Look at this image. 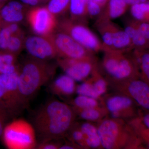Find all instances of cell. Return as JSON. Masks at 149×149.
Instances as JSON below:
<instances>
[{"instance_id": "obj_9", "label": "cell", "mask_w": 149, "mask_h": 149, "mask_svg": "<svg viewBox=\"0 0 149 149\" xmlns=\"http://www.w3.org/2000/svg\"><path fill=\"white\" fill-rule=\"evenodd\" d=\"M26 19L35 35L47 36L55 32L58 22L46 6L30 7Z\"/></svg>"}, {"instance_id": "obj_21", "label": "cell", "mask_w": 149, "mask_h": 149, "mask_svg": "<svg viewBox=\"0 0 149 149\" xmlns=\"http://www.w3.org/2000/svg\"><path fill=\"white\" fill-rule=\"evenodd\" d=\"M17 56L5 51L0 50V74H9L18 72L19 65Z\"/></svg>"}, {"instance_id": "obj_41", "label": "cell", "mask_w": 149, "mask_h": 149, "mask_svg": "<svg viewBox=\"0 0 149 149\" xmlns=\"http://www.w3.org/2000/svg\"><path fill=\"white\" fill-rule=\"evenodd\" d=\"M2 27H0V30H1V28Z\"/></svg>"}, {"instance_id": "obj_32", "label": "cell", "mask_w": 149, "mask_h": 149, "mask_svg": "<svg viewBox=\"0 0 149 149\" xmlns=\"http://www.w3.org/2000/svg\"><path fill=\"white\" fill-rule=\"evenodd\" d=\"M132 20L139 32L149 43V23Z\"/></svg>"}, {"instance_id": "obj_14", "label": "cell", "mask_w": 149, "mask_h": 149, "mask_svg": "<svg viewBox=\"0 0 149 149\" xmlns=\"http://www.w3.org/2000/svg\"><path fill=\"white\" fill-rule=\"evenodd\" d=\"M108 84V82L106 79L103 77L97 68L90 78L77 86L76 93L78 95L100 99L106 93Z\"/></svg>"}, {"instance_id": "obj_37", "label": "cell", "mask_w": 149, "mask_h": 149, "mask_svg": "<svg viewBox=\"0 0 149 149\" xmlns=\"http://www.w3.org/2000/svg\"><path fill=\"white\" fill-rule=\"evenodd\" d=\"M108 1V0H88V3H95L101 6L104 9Z\"/></svg>"}, {"instance_id": "obj_1", "label": "cell", "mask_w": 149, "mask_h": 149, "mask_svg": "<svg viewBox=\"0 0 149 149\" xmlns=\"http://www.w3.org/2000/svg\"><path fill=\"white\" fill-rule=\"evenodd\" d=\"M76 113L72 106L56 99L41 106L32 118L38 143L66 136L75 122Z\"/></svg>"}, {"instance_id": "obj_35", "label": "cell", "mask_w": 149, "mask_h": 149, "mask_svg": "<svg viewBox=\"0 0 149 149\" xmlns=\"http://www.w3.org/2000/svg\"><path fill=\"white\" fill-rule=\"evenodd\" d=\"M139 116L143 123L149 128V111L139 109Z\"/></svg>"}, {"instance_id": "obj_7", "label": "cell", "mask_w": 149, "mask_h": 149, "mask_svg": "<svg viewBox=\"0 0 149 149\" xmlns=\"http://www.w3.org/2000/svg\"><path fill=\"white\" fill-rule=\"evenodd\" d=\"M57 30L66 33L94 53L103 50L102 42L85 23L74 21L70 18H63L58 21Z\"/></svg>"}, {"instance_id": "obj_3", "label": "cell", "mask_w": 149, "mask_h": 149, "mask_svg": "<svg viewBox=\"0 0 149 149\" xmlns=\"http://www.w3.org/2000/svg\"><path fill=\"white\" fill-rule=\"evenodd\" d=\"M98 132L102 148L144 149L127 121L106 117L98 122Z\"/></svg>"}, {"instance_id": "obj_34", "label": "cell", "mask_w": 149, "mask_h": 149, "mask_svg": "<svg viewBox=\"0 0 149 149\" xmlns=\"http://www.w3.org/2000/svg\"><path fill=\"white\" fill-rule=\"evenodd\" d=\"M20 1L30 7L43 6L47 4L49 0H20Z\"/></svg>"}, {"instance_id": "obj_5", "label": "cell", "mask_w": 149, "mask_h": 149, "mask_svg": "<svg viewBox=\"0 0 149 149\" xmlns=\"http://www.w3.org/2000/svg\"><path fill=\"white\" fill-rule=\"evenodd\" d=\"M2 136L6 147L9 149H32L37 146L35 128L22 118L15 119L6 125Z\"/></svg>"}, {"instance_id": "obj_29", "label": "cell", "mask_w": 149, "mask_h": 149, "mask_svg": "<svg viewBox=\"0 0 149 149\" xmlns=\"http://www.w3.org/2000/svg\"><path fill=\"white\" fill-rule=\"evenodd\" d=\"M25 38L24 32L13 34L8 40L5 51L17 55L24 47Z\"/></svg>"}, {"instance_id": "obj_26", "label": "cell", "mask_w": 149, "mask_h": 149, "mask_svg": "<svg viewBox=\"0 0 149 149\" xmlns=\"http://www.w3.org/2000/svg\"><path fill=\"white\" fill-rule=\"evenodd\" d=\"M23 32L18 24H6L2 27L0 30V50L5 51L10 38L13 34Z\"/></svg>"}, {"instance_id": "obj_16", "label": "cell", "mask_w": 149, "mask_h": 149, "mask_svg": "<svg viewBox=\"0 0 149 149\" xmlns=\"http://www.w3.org/2000/svg\"><path fill=\"white\" fill-rule=\"evenodd\" d=\"M75 81L66 74L56 77L49 84L50 92L63 99L69 98L76 93Z\"/></svg>"}, {"instance_id": "obj_28", "label": "cell", "mask_w": 149, "mask_h": 149, "mask_svg": "<svg viewBox=\"0 0 149 149\" xmlns=\"http://www.w3.org/2000/svg\"><path fill=\"white\" fill-rule=\"evenodd\" d=\"M70 0H49L46 5L49 11L56 17L69 11Z\"/></svg>"}, {"instance_id": "obj_20", "label": "cell", "mask_w": 149, "mask_h": 149, "mask_svg": "<svg viewBox=\"0 0 149 149\" xmlns=\"http://www.w3.org/2000/svg\"><path fill=\"white\" fill-rule=\"evenodd\" d=\"M69 13L72 20L86 23L88 16V0H70Z\"/></svg>"}, {"instance_id": "obj_39", "label": "cell", "mask_w": 149, "mask_h": 149, "mask_svg": "<svg viewBox=\"0 0 149 149\" xmlns=\"http://www.w3.org/2000/svg\"><path fill=\"white\" fill-rule=\"evenodd\" d=\"M9 1V0H0V4L3 6Z\"/></svg>"}, {"instance_id": "obj_18", "label": "cell", "mask_w": 149, "mask_h": 149, "mask_svg": "<svg viewBox=\"0 0 149 149\" xmlns=\"http://www.w3.org/2000/svg\"><path fill=\"white\" fill-rule=\"evenodd\" d=\"M79 124L84 136L87 149L102 148L97 125L89 121Z\"/></svg>"}, {"instance_id": "obj_15", "label": "cell", "mask_w": 149, "mask_h": 149, "mask_svg": "<svg viewBox=\"0 0 149 149\" xmlns=\"http://www.w3.org/2000/svg\"><path fill=\"white\" fill-rule=\"evenodd\" d=\"M30 7L20 1L13 0L6 3L0 8V20L3 26L22 22L26 17Z\"/></svg>"}, {"instance_id": "obj_40", "label": "cell", "mask_w": 149, "mask_h": 149, "mask_svg": "<svg viewBox=\"0 0 149 149\" xmlns=\"http://www.w3.org/2000/svg\"><path fill=\"white\" fill-rule=\"evenodd\" d=\"M2 5L1 4H0V8H1L2 7Z\"/></svg>"}, {"instance_id": "obj_31", "label": "cell", "mask_w": 149, "mask_h": 149, "mask_svg": "<svg viewBox=\"0 0 149 149\" xmlns=\"http://www.w3.org/2000/svg\"><path fill=\"white\" fill-rule=\"evenodd\" d=\"M62 139L50 140L37 143L36 148L37 149H60L63 142Z\"/></svg>"}, {"instance_id": "obj_33", "label": "cell", "mask_w": 149, "mask_h": 149, "mask_svg": "<svg viewBox=\"0 0 149 149\" xmlns=\"http://www.w3.org/2000/svg\"><path fill=\"white\" fill-rule=\"evenodd\" d=\"M9 118L10 117L8 113L0 106V137L2 136L4 129L6 125L7 121Z\"/></svg>"}, {"instance_id": "obj_4", "label": "cell", "mask_w": 149, "mask_h": 149, "mask_svg": "<svg viewBox=\"0 0 149 149\" xmlns=\"http://www.w3.org/2000/svg\"><path fill=\"white\" fill-rule=\"evenodd\" d=\"M132 52L103 51L102 65L108 75V81H122L140 77L138 64Z\"/></svg>"}, {"instance_id": "obj_25", "label": "cell", "mask_w": 149, "mask_h": 149, "mask_svg": "<svg viewBox=\"0 0 149 149\" xmlns=\"http://www.w3.org/2000/svg\"><path fill=\"white\" fill-rule=\"evenodd\" d=\"M130 8L133 19L149 23V1L135 4Z\"/></svg>"}, {"instance_id": "obj_12", "label": "cell", "mask_w": 149, "mask_h": 149, "mask_svg": "<svg viewBox=\"0 0 149 149\" xmlns=\"http://www.w3.org/2000/svg\"><path fill=\"white\" fill-rule=\"evenodd\" d=\"M57 62L65 74L75 81H85L97 68L94 54L78 58H58Z\"/></svg>"}, {"instance_id": "obj_36", "label": "cell", "mask_w": 149, "mask_h": 149, "mask_svg": "<svg viewBox=\"0 0 149 149\" xmlns=\"http://www.w3.org/2000/svg\"><path fill=\"white\" fill-rule=\"evenodd\" d=\"M81 149L79 146L72 143L71 141H69L68 142L63 143L60 149Z\"/></svg>"}, {"instance_id": "obj_8", "label": "cell", "mask_w": 149, "mask_h": 149, "mask_svg": "<svg viewBox=\"0 0 149 149\" xmlns=\"http://www.w3.org/2000/svg\"><path fill=\"white\" fill-rule=\"evenodd\" d=\"M117 93L130 98L140 109L149 111V84L140 77L122 81H110Z\"/></svg>"}, {"instance_id": "obj_17", "label": "cell", "mask_w": 149, "mask_h": 149, "mask_svg": "<svg viewBox=\"0 0 149 149\" xmlns=\"http://www.w3.org/2000/svg\"><path fill=\"white\" fill-rule=\"evenodd\" d=\"M130 7L124 0H108L96 22L112 21L122 16Z\"/></svg>"}, {"instance_id": "obj_10", "label": "cell", "mask_w": 149, "mask_h": 149, "mask_svg": "<svg viewBox=\"0 0 149 149\" xmlns=\"http://www.w3.org/2000/svg\"><path fill=\"white\" fill-rule=\"evenodd\" d=\"M101 101L111 118L128 121L139 116L140 109L132 99L124 94L117 92L106 96Z\"/></svg>"}, {"instance_id": "obj_30", "label": "cell", "mask_w": 149, "mask_h": 149, "mask_svg": "<svg viewBox=\"0 0 149 149\" xmlns=\"http://www.w3.org/2000/svg\"><path fill=\"white\" fill-rule=\"evenodd\" d=\"M68 141L74 143L81 148L87 149L83 132L80 129L79 123L75 122L68 130L66 136Z\"/></svg>"}, {"instance_id": "obj_6", "label": "cell", "mask_w": 149, "mask_h": 149, "mask_svg": "<svg viewBox=\"0 0 149 149\" xmlns=\"http://www.w3.org/2000/svg\"><path fill=\"white\" fill-rule=\"evenodd\" d=\"M18 79V72L0 74V106L5 110L10 118L18 116L27 107L19 94Z\"/></svg>"}, {"instance_id": "obj_22", "label": "cell", "mask_w": 149, "mask_h": 149, "mask_svg": "<svg viewBox=\"0 0 149 149\" xmlns=\"http://www.w3.org/2000/svg\"><path fill=\"white\" fill-rule=\"evenodd\" d=\"M132 52L138 64L140 78L149 84V49H134Z\"/></svg>"}, {"instance_id": "obj_2", "label": "cell", "mask_w": 149, "mask_h": 149, "mask_svg": "<svg viewBox=\"0 0 149 149\" xmlns=\"http://www.w3.org/2000/svg\"><path fill=\"white\" fill-rule=\"evenodd\" d=\"M56 65L49 61L29 56L19 65L18 86L20 95L26 106L44 85L53 79Z\"/></svg>"}, {"instance_id": "obj_38", "label": "cell", "mask_w": 149, "mask_h": 149, "mask_svg": "<svg viewBox=\"0 0 149 149\" xmlns=\"http://www.w3.org/2000/svg\"><path fill=\"white\" fill-rule=\"evenodd\" d=\"M126 3L129 5V6L138 3L143 2L147 1L149 0H124Z\"/></svg>"}, {"instance_id": "obj_19", "label": "cell", "mask_w": 149, "mask_h": 149, "mask_svg": "<svg viewBox=\"0 0 149 149\" xmlns=\"http://www.w3.org/2000/svg\"><path fill=\"white\" fill-rule=\"evenodd\" d=\"M74 110L76 116L89 122L97 121L98 122L107 117V116L108 115L107 111L103 104L102 105L96 107Z\"/></svg>"}, {"instance_id": "obj_24", "label": "cell", "mask_w": 149, "mask_h": 149, "mask_svg": "<svg viewBox=\"0 0 149 149\" xmlns=\"http://www.w3.org/2000/svg\"><path fill=\"white\" fill-rule=\"evenodd\" d=\"M127 122L141 141L144 149H149V128L143 123L139 116Z\"/></svg>"}, {"instance_id": "obj_23", "label": "cell", "mask_w": 149, "mask_h": 149, "mask_svg": "<svg viewBox=\"0 0 149 149\" xmlns=\"http://www.w3.org/2000/svg\"><path fill=\"white\" fill-rule=\"evenodd\" d=\"M124 29L130 37L134 49H149V43L139 32L132 19L126 24Z\"/></svg>"}, {"instance_id": "obj_11", "label": "cell", "mask_w": 149, "mask_h": 149, "mask_svg": "<svg viewBox=\"0 0 149 149\" xmlns=\"http://www.w3.org/2000/svg\"><path fill=\"white\" fill-rule=\"evenodd\" d=\"M48 36L54 47L58 58H81L94 54L64 32L56 30Z\"/></svg>"}, {"instance_id": "obj_13", "label": "cell", "mask_w": 149, "mask_h": 149, "mask_svg": "<svg viewBox=\"0 0 149 149\" xmlns=\"http://www.w3.org/2000/svg\"><path fill=\"white\" fill-rule=\"evenodd\" d=\"M24 47L29 56L41 60L49 61L57 58V54L49 36L34 35L26 37Z\"/></svg>"}, {"instance_id": "obj_27", "label": "cell", "mask_w": 149, "mask_h": 149, "mask_svg": "<svg viewBox=\"0 0 149 149\" xmlns=\"http://www.w3.org/2000/svg\"><path fill=\"white\" fill-rule=\"evenodd\" d=\"M102 104L101 100L88 96L78 95L71 101V105L74 109H86L96 107Z\"/></svg>"}]
</instances>
